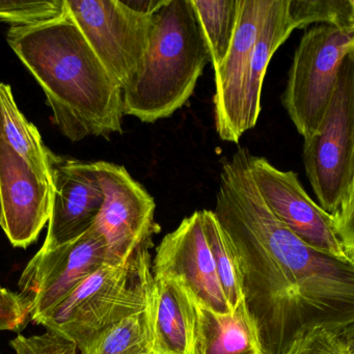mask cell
Listing matches in <instances>:
<instances>
[{
    "instance_id": "6da1fadb",
    "label": "cell",
    "mask_w": 354,
    "mask_h": 354,
    "mask_svg": "<svg viewBox=\"0 0 354 354\" xmlns=\"http://www.w3.org/2000/svg\"><path fill=\"white\" fill-rule=\"evenodd\" d=\"M250 152L225 159L213 211L233 250L264 354H287L312 329L353 326L354 265L317 252L271 212Z\"/></svg>"
},
{
    "instance_id": "7a4b0ae2",
    "label": "cell",
    "mask_w": 354,
    "mask_h": 354,
    "mask_svg": "<svg viewBox=\"0 0 354 354\" xmlns=\"http://www.w3.org/2000/svg\"><path fill=\"white\" fill-rule=\"evenodd\" d=\"M7 41L46 96L53 122L71 142L122 133L123 90L65 11L51 19L12 26Z\"/></svg>"
},
{
    "instance_id": "3957f363",
    "label": "cell",
    "mask_w": 354,
    "mask_h": 354,
    "mask_svg": "<svg viewBox=\"0 0 354 354\" xmlns=\"http://www.w3.org/2000/svg\"><path fill=\"white\" fill-rule=\"evenodd\" d=\"M209 63L190 0H169L154 15L142 67L123 88L124 115L142 123L171 117L192 98Z\"/></svg>"
},
{
    "instance_id": "277c9868",
    "label": "cell",
    "mask_w": 354,
    "mask_h": 354,
    "mask_svg": "<svg viewBox=\"0 0 354 354\" xmlns=\"http://www.w3.org/2000/svg\"><path fill=\"white\" fill-rule=\"evenodd\" d=\"M151 277L149 252L144 248L128 264L103 265L32 322L73 342L80 354H95L111 327L145 308Z\"/></svg>"
},
{
    "instance_id": "5b68a950",
    "label": "cell",
    "mask_w": 354,
    "mask_h": 354,
    "mask_svg": "<svg viewBox=\"0 0 354 354\" xmlns=\"http://www.w3.org/2000/svg\"><path fill=\"white\" fill-rule=\"evenodd\" d=\"M302 159L323 210L335 214L354 200V53L342 65L320 130L304 140Z\"/></svg>"
},
{
    "instance_id": "8992f818",
    "label": "cell",
    "mask_w": 354,
    "mask_h": 354,
    "mask_svg": "<svg viewBox=\"0 0 354 354\" xmlns=\"http://www.w3.org/2000/svg\"><path fill=\"white\" fill-rule=\"evenodd\" d=\"M354 53V34L330 26L308 28L294 53L281 104L298 133H318L328 111L339 70Z\"/></svg>"
},
{
    "instance_id": "52a82bcc",
    "label": "cell",
    "mask_w": 354,
    "mask_h": 354,
    "mask_svg": "<svg viewBox=\"0 0 354 354\" xmlns=\"http://www.w3.org/2000/svg\"><path fill=\"white\" fill-rule=\"evenodd\" d=\"M250 173L271 212L306 245L354 265V223L323 210L302 187L297 174L250 155Z\"/></svg>"
},
{
    "instance_id": "ba28073f",
    "label": "cell",
    "mask_w": 354,
    "mask_h": 354,
    "mask_svg": "<svg viewBox=\"0 0 354 354\" xmlns=\"http://www.w3.org/2000/svg\"><path fill=\"white\" fill-rule=\"evenodd\" d=\"M65 7L123 90L142 67L154 15L133 11L122 0H65Z\"/></svg>"
},
{
    "instance_id": "9c48e42d",
    "label": "cell",
    "mask_w": 354,
    "mask_h": 354,
    "mask_svg": "<svg viewBox=\"0 0 354 354\" xmlns=\"http://www.w3.org/2000/svg\"><path fill=\"white\" fill-rule=\"evenodd\" d=\"M104 200L94 225L106 245V264H128L138 250L147 248L153 234L156 203L146 188L123 165L97 161Z\"/></svg>"
},
{
    "instance_id": "30bf717a",
    "label": "cell",
    "mask_w": 354,
    "mask_h": 354,
    "mask_svg": "<svg viewBox=\"0 0 354 354\" xmlns=\"http://www.w3.org/2000/svg\"><path fill=\"white\" fill-rule=\"evenodd\" d=\"M106 264V245L96 225L73 241L41 250L24 268L20 295L32 320L63 301L84 279Z\"/></svg>"
},
{
    "instance_id": "8fae6325",
    "label": "cell",
    "mask_w": 354,
    "mask_h": 354,
    "mask_svg": "<svg viewBox=\"0 0 354 354\" xmlns=\"http://www.w3.org/2000/svg\"><path fill=\"white\" fill-rule=\"evenodd\" d=\"M51 207L46 239L50 250L80 237L94 225L104 194L95 162L48 152Z\"/></svg>"
},
{
    "instance_id": "7c38bea8",
    "label": "cell",
    "mask_w": 354,
    "mask_h": 354,
    "mask_svg": "<svg viewBox=\"0 0 354 354\" xmlns=\"http://www.w3.org/2000/svg\"><path fill=\"white\" fill-rule=\"evenodd\" d=\"M152 274L183 283L192 297L215 312H232L223 294L203 225L196 211L167 234L156 248Z\"/></svg>"
},
{
    "instance_id": "4fadbf2b",
    "label": "cell",
    "mask_w": 354,
    "mask_h": 354,
    "mask_svg": "<svg viewBox=\"0 0 354 354\" xmlns=\"http://www.w3.org/2000/svg\"><path fill=\"white\" fill-rule=\"evenodd\" d=\"M0 227L14 248H26L48 223L51 186L0 138Z\"/></svg>"
},
{
    "instance_id": "5bb4252c",
    "label": "cell",
    "mask_w": 354,
    "mask_h": 354,
    "mask_svg": "<svg viewBox=\"0 0 354 354\" xmlns=\"http://www.w3.org/2000/svg\"><path fill=\"white\" fill-rule=\"evenodd\" d=\"M271 3L272 0H237L233 41L225 59L214 70L215 129L223 142L238 144L243 136L240 111L246 71Z\"/></svg>"
},
{
    "instance_id": "9a60e30c",
    "label": "cell",
    "mask_w": 354,
    "mask_h": 354,
    "mask_svg": "<svg viewBox=\"0 0 354 354\" xmlns=\"http://www.w3.org/2000/svg\"><path fill=\"white\" fill-rule=\"evenodd\" d=\"M146 308L151 354H192L196 308L194 298L183 283L152 274Z\"/></svg>"
},
{
    "instance_id": "2e32d148",
    "label": "cell",
    "mask_w": 354,
    "mask_h": 354,
    "mask_svg": "<svg viewBox=\"0 0 354 354\" xmlns=\"http://www.w3.org/2000/svg\"><path fill=\"white\" fill-rule=\"evenodd\" d=\"M192 354H264L244 298L235 310L218 313L194 299Z\"/></svg>"
},
{
    "instance_id": "e0dca14e",
    "label": "cell",
    "mask_w": 354,
    "mask_h": 354,
    "mask_svg": "<svg viewBox=\"0 0 354 354\" xmlns=\"http://www.w3.org/2000/svg\"><path fill=\"white\" fill-rule=\"evenodd\" d=\"M288 15L287 0H272L258 39L254 43L246 71L240 111L242 134L256 127L262 109V88L267 68L277 49L295 30Z\"/></svg>"
},
{
    "instance_id": "ac0fdd59",
    "label": "cell",
    "mask_w": 354,
    "mask_h": 354,
    "mask_svg": "<svg viewBox=\"0 0 354 354\" xmlns=\"http://www.w3.org/2000/svg\"><path fill=\"white\" fill-rule=\"evenodd\" d=\"M0 138L50 182L49 149L43 142L38 128L20 111L11 86L3 82H0Z\"/></svg>"
},
{
    "instance_id": "d6986e66",
    "label": "cell",
    "mask_w": 354,
    "mask_h": 354,
    "mask_svg": "<svg viewBox=\"0 0 354 354\" xmlns=\"http://www.w3.org/2000/svg\"><path fill=\"white\" fill-rule=\"evenodd\" d=\"M204 36L213 70L225 59L233 41L237 0H190Z\"/></svg>"
},
{
    "instance_id": "ffe728a7",
    "label": "cell",
    "mask_w": 354,
    "mask_h": 354,
    "mask_svg": "<svg viewBox=\"0 0 354 354\" xmlns=\"http://www.w3.org/2000/svg\"><path fill=\"white\" fill-rule=\"evenodd\" d=\"M203 225L219 283L231 310L243 299L241 277L229 241L212 210H202Z\"/></svg>"
},
{
    "instance_id": "44dd1931",
    "label": "cell",
    "mask_w": 354,
    "mask_h": 354,
    "mask_svg": "<svg viewBox=\"0 0 354 354\" xmlns=\"http://www.w3.org/2000/svg\"><path fill=\"white\" fill-rule=\"evenodd\" d=\"M296 30L325 24L354 34V0H287Z\"/></svg>"
},
{
    "instance_id": "7402d4cb",
    "label": "cell",
    "mask_w": 354,
    "mask_h": 354,
    "mask_svg": "<svg viewBox=\"0 0 354 354\" xmlns=\"http://www.w3.org/2000/svg\"><path fill=\"white\" fill-rule=\"evenodd\" d=\"M95 354H151L146 306L111 327L99 342Z\"/></svg>"
},
{
    "instance_id": "603a6c76",
    "label": "cell",
    "mask_w": 354,
    "mask_h": 354,
    "mask_svg": "<svg viewBox=\"0 0 354 354\" xmlns=\"http://www.w3.org/2000/svg\"><path fill=\"white\" fill-rule=\"evenodd\" d=\"M287 354H354V325L312 329Z\"/></svg>"
},
{
    "instance_id": "cb8c5ba5",
    "label": "cell",
    "mask_w": 354,
    "mask_h": 354,
    "mask_svg": "<svg viewBox=\"0 0 354 354\" xmlns=\"http://www.w3.org/2000/svg\"><path fill=\"white\" fill-rule=\"evenodd\" d=\"M65 11V0L6 1L0 0V21L28 26L57 17Z\"/></svg>"
},
{
    "instance_id": "d4e9b609",
    "label": "cell",
    "mask_w": 354,
    "mask_h": 354,
    "mask_svg": "<svg viewBox=\"0 0 354 354\" xmlns=\"http://www.w3.org/2000/svg\"><path fill=\"white\" fill-rule=\"evenodd\" d=\"M10 345L15 354H80L73 342L51 330L30 337L18 335Z\"/></svg>"
},
{
    "instance_id": "484cf974",
    "label": "cell",
    "mask_w": 354,
    "mask_h": 354,
    "mask_svg": "<svg viewBox=\"0 0 354 354\" xmlns=\"http://www.w3.org/2000/svg\"><path fill=\"white\" fill-rule=\"evenodd\" d=\"M30 317V306L20 294L0 283V331H18Z\"/></svg>"
},
{
    "instance_id": "4316f807",
    "label": "cell",
    "mask_w": 354,
    "mask_h": 354,
    "mask_svg": "<svg viewBox=\"0 0 354 354\" xmlns=\"http://www.w3.org/2000/svg\"><path fill=\"white\" fill-rule=\"evenodd\" d=\"M169 0H126L124 1L127 7L133 11L145 15H155L161 8L169 3Z\"/></svg>"
},
{
    "instance_id": "83f0119b",
    "label": "cell",
    "mask_w": 354,
    "mask_h": 354,
    "mask_svg": "<svg viewBox=\"0 0 354 354\" xmlns=\"http://www.w3.org/2000/svg\"><path fill=\"white\" fill-rule=\"evenodd\" d=\"M0 223H1V206H0Z\"/></svg>"
}]
</instances>
